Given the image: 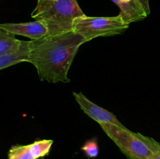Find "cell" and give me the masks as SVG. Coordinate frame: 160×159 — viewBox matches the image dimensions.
Masks as SVG:
<instances>
[{
	"instance_id": "obj_9",
	"label": "cell",
	"mask_w": 160,
	"mask_h": 159,
	"mask_svg": "<svg viewBox=\"0 0 160 159\" xmlns=\"http://www.w3.org/2000/svg\"><path fill=\"white\" fill-rule=\"evenodd\" d=\"M23 41L15 35L0 28V56L17 51L21 47Z\"/></svg>"
},
{
	"instance_id": "obj_5",
	"label": "cell",
	"mask_w": 160,
	"mask_h": 159,
	"mask_svg": "<svg viewBox=\"0 0 160 159\" xmlns=\"http://www.w3.org/2000/svg\"><path fill=\"white\" fill-rule=\"evenodd\" d=\"M73 95L83 112L99 124L110 123L120 127H125L114 114L91 101L81 92H73Z\"/></svg>"
},
{
	"instance_id": "obj_10",
	"label": "cell",
	"mask_w": 160,
	"mask_h": 159,
	"mask_svg": "<svg viewBox=\"0 0 160 159\" xmlns=\"http://www.w3.org/2000/svg\"><path fill=\"white\" fill-rule=\"evenodd\" d=\"M9 159H36L31 150V144L16 145L8 152Z\"/></svg>"
},
{
	"instance_id": "obj_11",
	"label": "cell",
	"mask_w": 160,
	"mask_h": 159,
	"mask_svg": "<svg viewBox=\"0 0 160 159\" xmlns=\"http://www.w3.org/2000/svg\"><path fill=\"white\" fill-rule=\"evenodd\" d=\"M52 143L53 140H38L31 143V150L36 159L46 156L49 153Z\"/></svg>"
},
{
	"instance_id": "obj_7",
	"label": "cell",
	"mask_w": 160,
	"mask_h": 159,
	"mask_svg": "<svg viewBox=\"0 0 160 159\" xmlns=\"http://www.w3.org/2000/svg\"><path fill=\"white\" fill-rule=\"evenodd\" d=\"M119 8L120 15L128 24L140 21L148 17V13L140 0H112Z\"/></svg>"
},
{
	"instance_id": "obj_13",
	"label": "cell",
	"mask_w": 160,
	"mask_h": 159,
	"mask_svg": "<svg viewBox=\"0 0 160 159\" xmlns=\"http://www.w3.org/2000/svg\"><path fill=\"white\" fill-rule=\"evenodd\" d=\"M139 136L142 137V140L148 145L150 149L152 151L153 154H154V159H160V143L159 142L155 140L152 137H146V136H144L141 133H139Z\"/></svg>"
},
{
	"instance_id": "obj_8",
	"label": "cell",
	"mask_w": 160,
	"mask_h": 159,
	"mask_svg": "<svg viewBox=\"0 0 160 159\" xmlns=\"http://www.w3.org/2000/svg\"><path fill=\"white\" fill-rule=\"evenodd\" d=\"M23 62H29V41H26L17 51L0 56V70Z\"/></svg>"
},
{
	"instance_id": "obj_1",
	"label": "cell",
	"mask_w": 160,
	"mask_h": 159,
	"mask_svg": "<svg viewBox=\"0 0 160 159\" xmlns=\"http://www.w3.org/2000/svg\"><path fill=\"white\" fill-rule=\"evenodd\" d=\"M74 31L48 35L29 41V62L42 81L69 83L68 72L78 49L86 43Z\"/></svg>"
},
{
	"instance_id": "obj_12",
	"label": "cell",
	"mask_w": 160,
	"mask_h": 159,
	"mask_svg": "<svg viewBox=\"0 0 160 159\" xmlns=\"http://www.w3.org/2000/svg\"><path fill=\"white\" fill-rule=\"evenodd\" d=\"M81 150L84 152L87 157L92 158V157H96L99 153L98 143L94 140H88L84 144V146L81 147Z\"/></svg>"
},
{
	"instance_id": "obj_4",
	"label": "cell",
	"mask_w": 160,
	"mask_h": 159,
	"mask_svg": "<svg viewBox=\"0 0 160 159\" xmlns=\"http://www.w3.org/2000/svg\"><path fill=\"white\" fill-rule=\"evenodd\" d=\"M99 125L128 159H154L152 151L138 132L110 123Z\"/></svg>"
},
{
	"instance_id": "obj_2",
	"label": "cell",
	"mask_w": 160,
	"mask_h": 159,
	"mask_svg": "<svg viewBox=\"0 0 160 159\" xmlns=\"http://www.w3.org/2000/svg\"><path fill=\"white\" fill-rule=\"evenodd\" d=\"M85 15L77 0H38L31 17L47 25L49 35L73 31L75 19Z\"/></svg>"
},
{
	"instance_id": "obj_14",
	"label": "cell",
	"mask_w": 160,
	"mask_h": 159,
	"mask_svg": "<svg viewBox=\"0 0 160 159\" xmlns=\"http://www.w3.org/2000/svg\"><path fill=\"white\" fill-rule=\"evenodd\" d=\"M140 2H142V6H144V8H145V11H146V12L148 13V15H149L150 7H149V2H148V0H140Z\"/></svg>"
},
{
	"instance_id": "obj_3",
	"label": "cell",
	"mask_w": 160,
	"mask_h": 159,
	"mask_svg": "<svg viewBox=\"0 0 160 159\" xmlns=\"http://www.w3.org/2000/svg\"><path fill=\"white\" fill-rule=\"evenodd\" d=\"M129 24L119 14L116 17H88L75 19L73 31L83 36L88 41L98 37H109L123 34Z\"/></svg>"
},
{
	"instance_id": "obj_6",
	"label": "cell",
	"mask_w": 160,
	"mask_h": 159,
	"mask_svg": "<svg viewBox=\"0 0 160 159\" xmlns=\"http://www.w3.org/2000/svg\"><path fill=\"white\" fill-rule=\"evenodd\" d=\"M0 28L13 35H20L37 40L49 35L47 25L40 20L20 23H0Z\"/></svg>"
}]
</instances>
